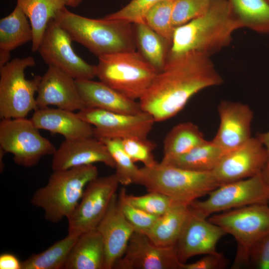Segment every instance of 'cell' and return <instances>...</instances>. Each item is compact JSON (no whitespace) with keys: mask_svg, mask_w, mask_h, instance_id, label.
<instances>
[{"mask_svg":"<svg viewBox=\"0 0 269 269\" xmlns=\"http://www.w3.org/2000/svg\"><path fill=\"white\" fill-rule=\"evenodd\" d=\"M223 82L210 57L187 52L168 58L139 103L155 122H163L181 111L198 92Z\"/></svg>","mask_w":269,"mask_h":269,"instance_id":"cell-1","label":"cell"},{"mask_svg":"<svg viewBox=\"0 0 269 269\" xmlns=\"http://www.w3.org/2000/svg\"><path fill=\"white\" fill-rule=\"evenodd\" d=\"M242 27L228 0H213L202 15L175 28L168 58L190 52L210 57L229 45Z\"/></svg>","mask_w":269,"mask_h":269,"instance_id":"cell-2","label":"cell"},{"mask_svg":"<svg viewBox=\"0 0 269 269\" xmlns=\"http://www.w3.org/2000/svg\"><path fill=\"white\" fill-rule=\"evenodd\" d=\"M54 19L70 35L98 57L135 50L134 24L120 20L93 19L60 9Z\"/></svg>","mask_w":269,"mask_h":269,"instance_id":"cell-3","label":"cell"},{"mask_svg":"<svg viewBox=\"0 0 269 269\" xmlns=\"http://www.w3.org/2000/svg\"><path fill=\"white\" fill-rule=\"evenodd\" d=\"M94 164L53 171L47 184L38 189L31 199L33 206L42 209L45 219L57 223L74 210L87 185L98 176Z\"/></svg>","mask_w":269,"mask_h":269,"instance_id":"cell-4","label":"cell"},{"mask_svg":"<svg viewBox=\"0 0 269 269\" xmlns=\"http://www.w3.org/2000/svg\"><path fill=\"white\" fill-rule=\"evenodd\" d=\"M137 184L188 205L220 186L212 171H192L161 162L140 168Z\"/></svg>","mask_w":269,"mask_h":269,"instance_id":"cell-5","label":"cell"},{"mask_svg":"<svg viewBox=\"0 0 269 269\" xmlns=\"http://www.w3.org/2000/svg\"><path fill=\"white\" fill-rule=\"evenodd\" d=\"M95 66L100 81L135 101L144 94L158 73L135 50L101 56Z\"/></svg>","mask_w":269,"mask_h":269,"instance_id":"cell-6","label":"cell"},{"mask_svg":"<svg viewBox=\"0 0 269 269\" xmlns=\"http://www.w3.org/2000/svg\"><path fill=\"white\" fill-rule=\"evenodd\" d=\"M208 220L231 235L237 249L232 269L247 267L252 246L269 233V206L256 204L214 214Z\"/></svg>","mask_w":269,"mask_h":269,"instance_id":"cell-7","label":"cell"},{"mask_svg":"<svg viewBox=\"0 0 269 269\" xmlns=\"http://www.w3.org/2000/svg\"><path fill=\"white\" fill-rule=\"evenodd\" d=\"M35 65L32 56L15 58L0 67V117L26 118L37 109L34 95L41 76L30 80L25 77V70Z\"/></svg>","mask_w":269,"mask_h":269,"instance_id":"cell-8","label":"cell"},{"mask_svg":"<svg viewBox=\"0 0 269 269\" xmlns=\"http://www.w3.org/2000/svg\"><path fill=\"white\" fill-rule=\"evenodd\" d=\"M208 195L205 200H196L189 204L192 212L204 218L250 205L268 204L269 187L261 173L250 178L221 185Z\"/></svg>","mask_w":269,"mask_h":269,"instance_id":"cell-9","label":"cell"},{"mask_svg":"<svg viewBox=\"0 0 269 269\" xmlns=\"http://www.w3.org/2000/svg\"><path fill=\"white\" fill-rule=\"evenodd\" d=\"M0 147L13 155L16 164L25 167L35 166L43 156L53 155L56 150L26 118L1 119Z\"/></svg>","mask_w":269,"mask_h":269,"instance_id":"cell-10","label":"cell"},{"mask_svg":"<svg viewBox=\"0 0 269 269\" xmlns=\"http://www.w3.org/2000/svg\"><path fill=\"white\" fill-rule=\"evenodd\" d=\"M120 184L115 173L97 177L89 182L78 204L67 218L68 234L79 236L96 229Z\"/></svg>","mask_w":269,"mask_h":269,"instance_id":"cell-11","label":"cell"},{"mask_svg":"<svg viewBox=\"0 0 269 269\" xmlns=\"http://www.w3.org/2000/svg\"><path fill=\"white\" fill-rule=\"evenodd\" d=\"M94 126V136L99 138H147L155 123L153 118L142 111L135 114L84 108L77 113Z\"/></svg>","mask_w":269,"mask_h":269,"instance_id":"cell-12","label":"cell"},{"mask_svg":"<svg viewBox=\"0 0 269 269\" xmlns=\"http://www.w3.org/2000/svg\"><path fill=\"white\" fill-rule=\"evenodd\" d=\"M68 33L54 19L49 22L37 51L48 66L63 70L75 79H93L96 66L79 56L72 47Z\"/></svg>","mask_w":269,"mask_h":269,"instance_id":"cell-13","label":"cell"},{"mask_svg":"<svg viewBox=\"0 0 269 269\" xmlns=\"http://www.w3.org/2000/svg\"><path fill=\"white\" fill-rule=\"evenodd\" d=\"M268 158L267 150L259 139L251 137L228 151L212 172L220 186L260 174Z\"/></svg>","mask_w":269,"mask_h":269,"instance_id":"cell-14","label":"cell"},{"mask_svg":"<svg viewBox=\"0 0 269 269\" xmlns=\"http://www.w3.org/2000/svg\"><path fill=\"white\" fill-rule=\"evenodd\" d=\"M175 247H161L153 243L144 233L135 231L123 256L113 269H182Z\"/></svg>","mask_w":269,"mask_h":269,"instance_id":"cell-15","label":"cell"},{"mask_svg":"<svg viewBox=\"0 0 269 269\" xmlns=\"http://www.w3.org/2000/svg\"><path fill=\"white\" fill-rule=\"evenodd\" d=\"M227 233L207 218L192 212L175 246L177 256L182 264L198 255L215 254L219 240Z\"/></svg>","mask_w":269,"mask_h":269,"instance_id":"cell-16","label":"cell"},{"mask_svg":"<svg viewBox=\"0 0 269 269\" xmlns=\"http://www.w3.org/2000/svg\"><path fill=\"white\" fill-rule=\"evenodd\" d=\"M37 93V109L53 105L74 112L85 108L75 79L55 66H48L41 76Z\"/></svg>","mask_w":269,"mask_h":269,"instance_id":"cell-17","label":"cell"},{"mask_svg":"<svg viewBox=\"0 0 269 269\" xmlns=\"http://www.w3.org/2000/svg\"><path fill=\"white\" fill-rule=\"evenodd\" d=\"M220 125L212 141L227 151L233 150L251 136L253 113L246 104L227 100L218 107Z\"/></svg>","mask_w":269,"mask_h":269,"instance_id":"cell-18","label":"cell"},{"mask_svg":"<svg viewBox=\"0 0 269 269\" xmlns=\"http://www.w3.org/2000/svg\"><path fill=\"white\" fill-rule=\"evenodd\" d=\"M52 155L53 171L66 170L97 162L115 168L114 161L107 146L94 136L65 139Z\"/></svg>","mask_w":269,"mask_h":269,"instance_id":"cell-19","label":"cell"},{"mask_svg":"<svg viewBox=\"0 0 269 269\" xmlns=\"http://www.w3.org/2000/svg\"><path fill=\"white\" fill-rule=\"evenodd\" d=\"M96 229L102 236L105 250V269H113L124 254L130 240L135 231L124 216L116 193Z\"/></svg>","mask_w":269,"mask_h":269,"instance_id":"cell-20","label":"cell"},{"mask_svg":"<svg viewBox=\"0 0 269 269\" xmlns=\"http://www.w3.org/2000/svg\"><path fill=\"white\" fill-rule=\"evenodd\" d=\"M30 119L39 130L58 134L65 139L94 136V127L73 111L48 107L35 110Z\"/></svg>","mask_w":269,"mask_h":269,"instance_id":"cell-21","label":"cell"},{"mask_svg":"<svg viewBox=\"0 0 269 269\" xmlns=\"http://www.w3.org/2000/svg\"><path fill=\"white\" fill-rule=\"evenodd\" d=\"M75 81L85 108L128 114L142 111L139 102L128 98L101 81L92 79Z\"/></svg>","mask_w":269,"mask_h":269,"instance_id":"cell-22","label":"cell"},{"mask_svg":"<svg viewBox=\"0 0 269 269\" xmlns=\"http://www.w3.org/2000/svg\"><path fill=\"white\" fill-rule=\"evenodd\" d=\"M105 250L101 235L93 229L80 235L63 269H105Z\"/></svg>","mask_w":269,"mask_h":269,"instance_id":"cell-23","label":"cell"},{"mask_svg":"<svg viewBox=\"0 0 269 269\" xmlns=\"http://www.w3.org/2000/svg\"><path fill=\"white\" fill-rule=\"evenodd\" d=\"M190 214L188 205L176 201L157 218L145 235L157 246L175 247Z\"/></svg>","mask_w":269,"mask_h":269,"instance_id":"cell-24","label":"cell"},{"mask_svg":"<svg viewBox=\"0 0 269 269\" xmlns=\"http://www.w3.org/2000/svg\"><path fill=\"white\" fill-rule=\"evenodd\" d=\"M33 32L30 22L16 4L13 11L0 20V67L9 61L10 52L31 41Z\"/></svg>","mask_w":269,"mask_h":269,"instance_id":"cell-25","label":"cell"},{"mask_svg":"<svg viewBox=\"0 0 269 269\" xmlns=\"http://www.w3.org/2000/svg\"><path fill=\"white\" fill-rule=\"evenodd\" d=\"M138 52L158 73L165 67L171 43L151 29L144 21L134 23Z\"/></svg>","mask_w":269,"mask_h":269,"instance_id":"cell-26","label":"cell"},{"mask_svg":"<svg viewBox=\"0 0 269 269\" xmlns=\"http://www.w3.org/2000/svg\"><path fill=\"white\" fill-rule=\"evenodd\" d=\"M228 151L212 140H207L186 153L167 160H161L160 162L192 171L209 172L215 168Z\"/></svg>","mask_w":269,"mask_h":269,"instance_id":"cell-27","label":"cell"},{"mask_svg":"<svg viewBox=\"0 0 269 269\" xmlns=\"http://www.w3.org/2000/svg\"><path fill=\"white\" fill-rule=\"evenodd\" d=\"M17 5L30 21L33 32L31 50L37 51L49 22L65 5L61 0H17Z\"/></svg>","mask_w":269,"mask_h":269,"instance_id":"cell-28","label":"cell"},{"mask_svg":"<svg viewBox=\"0 0 269 269\" xmlns=\"http://www.w3.org/2000/svg\"><path fill=\"white\" fill-rule=\"evenodd\" d=\"M206 141L196 125L191 122L179 123L171 129L164 139L162 160L183 154Z\"/></svg>","mask_w":269,"mask_h":269,"instance_id":"cell-29","label":"cell"},{"mask_svg":"<svg viewBox=\"0 0 269 269\" xmlns=\"http://www.w3.org/2000/svg\"><path fill=\"white\" fill-rule=\"evenodd\" d=\"M232 10L243 25L256 32L269 33L268 0H228Z\"/></svg>","mask_w":269,"mask_h":269,"instance_id":"cell-30","label":"cell"},{"mask_svg":"<svg viewBox=\"0 0 269 269\" xmlns=\"http://www.w3.org/2000/svg\"><path fill=\"white\" fill-rule=\"evenodd\" d=\"M78 236L68 234L46 250L34 254L21 262V269H63Z\"/></svg>","mask_w":269,"mask_h":269,"instance_id":"cell-31","label":"cell"},{"mask_svg":"<svg viewBox=\"0 0 269 269\" xmlns=\"http://www.w3.org/2000/svg\"><path fill=\"white\" fill-rule=\"evenodd\" d=\"M99 139V138H98ZM107 146L115 163V174L123 185L137 184L140 175L139 168L125 151L122 139L101 138Z\"/></svg>","mask_w":269,"mask_h":269,"instance_id":"cell-32","label":"cell"},{"mask_svg":"<svg viewBox=\"0 0 269 269\" xmlns=\"http://www.w3.org/2000/svg\"><path fill=\"white\" fill-rule=\"evenodd\" d=\"M176 0H163L150 7L144 16V22L154 31L171 43L175 29L172 13Z\"/></svg>","mask_w":269,"mask_h":269,"instance_id":"cell-33","label":"cell"},{"mask_svg":"<svg viewBox=\"0 0 269 269\" xmlns=\"http://www.w3.org/2000/svg\"><path fill=\"white\" fill-rule=\"evenodd\" d=\"M127 200L135 207L156 216L164 214L176 202L169 197L156 192L134 196L126 194Z\"/></svg>","mask_w":269,"mask_h":269,"instance_id":"cell-34","label":"cell"},{"mask_svg":"<svg viewBox=\"0 0 269 269\" xmlns=\"http://www.w3.org/2000/svg\"><path fill=\"white\" fill-rule=\"evenodd\" d=\"M126 190L122 188L118 195V202L124 216L135 231L146 234L159 216L148 214L135 207L126 199Z\"/></svg>","mask_w":269,"mask_h":269,"instance_id":"cell-35","label":"cell"},{"mask_svg":"<svg viewBox=\"0 0 269 269\" xmlns=\"http://www.w3.org/2000/svg\"><path fill=\"white\" fill-rule=\"evenodd\" d=\"M123 148L135 163L141 162L145 167H152L158 162L153 154L156 144L147 138H130L122 140Z\"/></svg>","mask_w":269,"mask_h":269,"instance_id":"cell-36","label":"cell"},{"mask_svg":"<svg viewBox=\"0 0 269 269\" xmlns=\"http://www.w3.org/2000/svg\"><path fill=\"white\" fill-rule=\"evenodd\" d=\"M213 0H176L172 13L175 27L199 16L208 9Z\"/></svg>","mask_w":269,"mask_h":269,"instance_id":"cell-37","label":"cell"},{"mask_svg":"<svg viewBox=\"0 0 269 269\" xmlns=\"http://www.w3.org/2000/svg\"><path fill=\"white\" fill-rule=\"evenodd\" d=\"M163 0H131L118 11L108 14L104 18L120 20L134 23L144 21V16L148 9L158 2Z\"/></svg>","mask_w":269,"mask_h":269,"instance_id":"cell-38","label":"cell"},{"mask_svg":"<svg viewBox=\"0 0 269 269\" xmlns=\"http://www.w3.org/2000/svg\"><path fill=\"white\" fill-rule=\"evenodd\" d=\"M246 267L269 269V233L260 239L252 246Z\"/></svg>","mask_w":269,"mask_h":269,"instance_id":"cell-39","label":"cell"},{"mask_svg":"<svg viewBox=\"0 0 269 269\" xmlns=\"http://www.w3.org/2000/svg\"><path fill=\"white\" fill-rule=\"evenodd\" d=\"M227 264L223 255L218 252L205 255L199 260L192 263L183 264L182 269H222L226 267Z\"/></svg>","mask_w":269,"mask_h":269,"instance_id":"cell-40","label":"cell"},{"mask_svg":"<svg viewBox=\"0 0 269 269\" xmlns=\"http://www.w3.org/2000/svg\"><path fill=\"white\" fill-rule=\"evenodd\" d=\"M0 269H21V262L13 254L4 253L0 256Z\"/></svg>","mask_w":269,"mask_h":269,"instance_id":"cell-41","label":"cell"},{"mask_svg":"<svg viewBox=\"0 0 269 269\" xmlns=\"http://www.w3.org/2000/svg\"><path fill=\"white\" fill-rule=\"evenodd\" d=\"M257 137L267 149L269 156V131L266 133H260L257 134Z\"/></svg>","mask_w":269,"mask_h":269,"instance_id":"cell-42","label":"cell"},{"mask_svg":"<svg viewBox=\"0 0 269 269\" xmlns=\"http://www.w3.org/2000/svg\"><path fill=\"white\" fill-rule=\"evenodd\" d=\"M261 175L269 187V156L261 172Z\"/></svg>","mask_w":269,"mask_h":269,"instance_id":"cell-43","label":"cell"},{"mask_svg":"<svg viewBox=\"0 0 269 269\" xmlns=\"http://www.w3.org/2000/svg\"><path fill=\"white\" fill-rule=\"evenodd\" d=\"M65 6L75 7L79 5L82 0H61Z\"/></svg>","mask_w":269,"mask_h":269,"instance_id":"cell-44","label":"cell"},{"mask_svg":"<svg viewBox=\"0 0 269 269\" xmlns=\"http://www.w3.org/2000/svg\"><path fill=\"white\" fill-rule=\"evenodd\" d=\"M268 1L269 2V0H268Z\"/></svg>","mask_w":269,"mask_h":269,"instance_id":"cell-45","label":"cell"},{"mask_svg":"<svg viewBox=\"0 0 269 269\" xmlns=\"http://www.w3.org/2000/svg\"><path fill=\"white\" fill-rule=\"evenodd\" d=\"M83 0H82V1Z\"/></svg>","mask_w":269,"mask_h":269,"instance_id":"cell-46","label":"cell"}]
</instances>
